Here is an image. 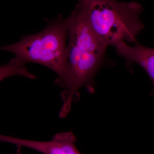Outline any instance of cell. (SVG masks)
Wrapping results in <instances>:
<instances>
[{
	"mask_svg": "<svg viewBox=\"0 0 154 154\" xmlns=\"http://www.w3.org/2000/svg\"><path fill=\"white\" fill-rule=\"evenodd\" d=\"M77 138L72 131L60 132L48 141L28 140L0 135V141L13 144L18 147H25L42 154H81L75 146Z\"/></svg>",
	"mask_w": 154,
	"mask_h": 154,
	"instance_id": "cell-4",
	"label": "cell"
},
{
	"mask_svg": "<svg viewBox=\"0 0 154 154\" xmlns=\"http://www.w3.org/2000/svg\"><path fill=\"white\" fill-rule=\"evenodd\" d=\"M91 29L107 46L122 41L137 42L144 25L140 19L142 6L136 2L117 0H78L75 6Z\"/></svg>",
	"mask_w": 154,
	"mask_h": 154,
	"instance_id": "cell-3",
	"label": "cell"
},
{
	"mask_svg": "<svg viewBox=\"0 0 154 154\" xmlns=\"http://www.w3.org/2000/svg\"><path fill=\"white\" fill-rule=\"evenodd\" d=\"M20 148L21 147H18V151L16 153V154H22V153H21V152H20Z\"/></svg>",
	"mask_w": 154,
	"mask_h": 154,
	"instance_id": "cell-6",
	"label": "cell"
},
{
	"mask_svg": "<svg viewBox=\"0 0 154 154\" xmlns=\"http://www.w3.org/2000/svg\"><path fill=\"white\" fill-rule=\"evenodd\" d=\"M68 36L67 19L60 15L56 19L48 21L47 26L40 32L22 36L16 43L1 47L2 50L15 55L8 63L1 66V81L16 75L31 79H36L25 66L28 63H35L55 73L57 78L54 83L63 88L66 77L65 57Z\"/></svg>",
	"mask_w": 154,
	"mask_h": 154,
	"instance_id": "cell-2",
	"label": "cell"
},
{
	"mask_svg": "<svg viewBox=\"0 0 154 154\" xmlns=\"http://www.w3.org/2000/svg\"><path fill=\"white\" fill-rule=\"evenodd\" d=\"M68 36L65 63L66 77L61 93L63 105L59 112L66 117L72 103L78 99L80 88L94 91V78L106 62L108 46L96 35L81 11L75 7L67 18Z\"/></svg>",
	"mask_w": 154,
	"mask_h": 154,
	"instance_id": "cell-1",
	"label": "cell"
},
{
	"mask_svg": "<svg viewBox=\"0 0 154 154\" xmlns=\"http://www.w3.org/2000/svg\"><path fill=\"white\" fill-rule=\"evenodd\" d=\"M117 54L124 59L128 68L134 63L140 66L149 75L154 86L152 95H154V48L145 47L137 42L133 46L121 42L116 45Z\"/></svg>",
	"mask_w": 154,
	"mask_h": 154,
	"instance_id": "cell-5",
	"label": "cell"
}]
</instances>
